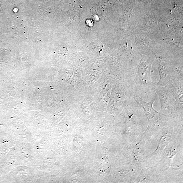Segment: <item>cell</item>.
Wrapping results in <instances>:
<instances>
[{"mask_svg":"<svg viewBox=\"0 0 183 183\" xmlns=\"http://www.w3.org/2000/svg\"><path fill=\"white\" fill-rule=\"evenodd\" d=\"M142 59L140 64L130 75V84L136 96L152 90L154 86L151 78V69L153 59L149 55L141 54Z\"/></svg>","mask_w":183,"mask_h":183,"instance_id":"obj_1","label":"cell"},{"mask_svg":"<svg viewBox=\"0 0 183 183\" xmlns=\"http://www.w3.org/2000/svg\"><path fill=\"white\" fill-rule=\"evenodd\" d=\"M152 90L155 91L158 96L161 104V113L164 114L165 110L169 109L174 113L175 111V100L167 86L154 85Z\"/></svg>","mask_w":183,"mask_h":183,"instance_id":"obj_2","label":"cell"},{"mask_svg":"<svg viewBox=\"0 0 183 183\" xmlns=\"http://www.w3.org/2000/svg\"><path fill=\"white\" fill-rule=\"evenodd\" d=\"M135 100L137 104L144 109L145 115L147 116L149 122L148 128L155 126V124L159 120L161 114L157 112L153 107V104L155 101L156 97L149 102L144 101L143 98L138 95L134 96Z\"/></svg>","mask_w":183,"mask_h":183,"instance_id":"obj_3","label":"cell"}]
</instances>
